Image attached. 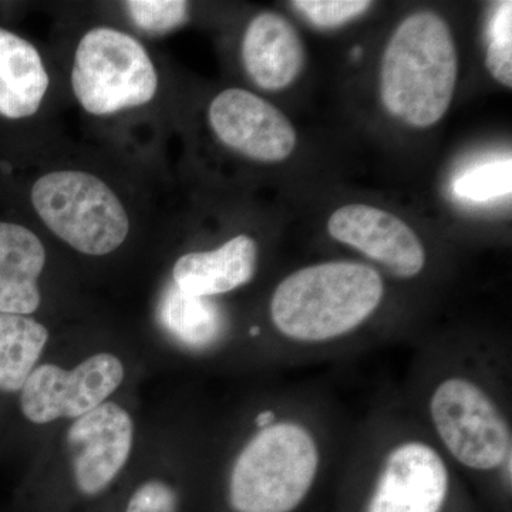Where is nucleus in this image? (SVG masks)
<instances>
[{
	"label": "nucleus",
	"instance_id": "obj_23",
	"mask_svg": "<svg viewBox=\"0 0 512 512\" xmlns=\"http://www.w3.org/2000/svg\"><path fill=\"white\" fill-rule=\"evenodd\" d=\"M272 421H274V413L264 412L256 417V426L261 427V429H265V427L271 426Z\"/></svg>",
	"mask_w": 512,
	"mask_h": 512
},
{
	"label": "nucleus",
	"instance_id": "obj_3",
	"mask_svg": "<svg viewBox=\"0 0 512 512\" xmlns=\"http://www.w3.org/2000/svg\"><path fill=\"white\" fill-rule=\"evenodd\" d=\"M319 466L315 440L299 424L261 429L239 454L229 480L237 512H291L311 490Z\"/></svg>",
	"mask_w": 512,
	"mask_h": 512
},
{
	"label": "nucleus",
	"instance_id": "obj_13",
	"mask_svg": "<svg viewBox=\"0 0 512 512\" xmlns=\"http://www.w3.org/2000/svg\"><path fill=\"white\" fill-rule=\"evenodd\" d=\"M258 268V244L249 235L229 239L212 251L190 252L178 258L174 285L200 298L222 295L249 284Z\"/></svg>",
	"mask_w": 512,
	"mask_h": 512
},
{
	"label": "nucleus",
	"instance_id": "obj_14",
	"mask_svg": "<svg viewBox=\"0 0 512 512\" xmlns=\"http://www.w3.org/2000/svg\"><path fill=\"white\" fill-rule=\"evenodd\" d=\"M46 264L42 241L30 229L0 222V313L30 315L40 306L37 281Z\"/></svg>",
	"mask_w": 512,
	"mask_h": 512
},
{
	"label": "nucleus",
	"instance_id": "obj_5",
	"mask_svg": "<svg viewBox=\"0 0 512 512\" xmlns=\"http://www.w3.org/2000/svg\"><path fill=\"white\" fill-rule=\"evenodd\" d=\"M72 89L87 113L109 116L150 103L157 94L158 73L146 47L133 36L94 28L74 53Z\"/></svg>",
	"mask_w": 512,
	"mask_h": 512
},
{
	"label": "nucleus",
	"instance_id": "obj_22",
	"mask_svg": "<svg viewBox=\"0 0 512 512\" xmlns=\"http://www.w3.org/2000/svg\"><path fill=\"white\" fill-rule=\"evenodd\" d=\"M177 494L163 481H148L131 497L126 512H177Z\"/></svg>",
	"mask_w": 512,
	"mask_h": 512
},
{
	"label": "nucleus",
	"instance_id": "obj_11",
	"mask_svg": "<svg viewBox=\"0 0 512 512\" xmlns=\"http://www.w3.org/2000/svg\"><path fill=\"white\" fill-rule=\"evenodd\" d=\"M447 493L443 458L427 444L409 441L387 456L367 512H440Z\"/></svg>",
	"mask_w": 512,
	"mask_h": 512
},
{
	"label": "nucleus",
	"instance_id": "obj_8",
	"mask_svg": "<svg viewBox=\"0 0 512 512\" xmlns=\"http://www.w3.org/2000/svg\"><path fill=\"white\" fill-rule=\"evenodd\" d=\"M208 123L222 146L256 163H282L298 146L295 127L278 107L238 87L215 96Z\"/></svg>",
	"mask_w": 512,
	"mask_h": 512
},
{
	"label": "nucleus",
	"instance_id": "obj_12",
	"mask_svg": "<svg viewBox=\"0 0 512 512\" xmlns=\"http://www.w3.org/2000/svg\"><path fill=\"white\" fill-rule=\"evenodd\" d=\"M241 59L252 83L265 92H282L301 77L306 53L291 20L275 12L254 16L241 42Z\"/></svg>",
	"mask_w": 512,
	"mask_h": 512
},
{
	"label": "nucleus",
	"instance_id": "obj_20",
	"mask_svg": "<svg viewBox=\"0 0 512 512\" xmlns=\"http://www.w3.org/2000/svg\"><path fill=\"white\" fill-rule=\"evenodd\" d=\"M458 197L468 201H491L511 192V161L488 163L471 168L454 184Z\"/></svg>",
	"mask_w": 512,
	"mask_h": 512
},
{
	"label": "nucleus",
	"instance_id": "obj_21",
	"mask_svg": "<svg viewBox=\"0 0 512 512\" xmlns=\"http://www.w3.org/2000/svg\"><path fill=\"white\" fill-rule=\"evenodd\" d=\"M367 0H299L291 8L318 29H336L359 19L372 8Z\"/></svg>",
	"mask_w": 512,
	"mask_h": 512
},
{
	"label": "nucleus",
	"instance_id": "obj_10",
	"mask_svg": "<svg viewBox=\"0 0 512 512\" xmlns=\"http://www.w3.org/2000/svg\"><path fill=\"white\" fill-rule=\"evenodd\" d=\"M130 414L116 403H103L76 419L67 431L74 480L86 495L109 487L126 466L133 447Z\"/></svg>",
	"mask_w": 512,
	"mask_h": 512
},
{
	"label": "nucleus",
	"instance_id": "obj_17",
	"mask_svg": "<svg viewBox=\"0 0 512 512\" xmlns=\"http://www.w3.org/2000/svg\"><path fill=\"white\" fill-rule=\"evenodd\" d=\"M49 332L42 323L23 315L0 313V390H22L45 349Z\"/></svg>",
	"mask_w": 512,
	"mask_h": 512
},
{
	"label": "nucleus",
	"instance_id": "obj_4",
	"mask_svg": "<svg viewBox=\"0 0 512 512\" xmlns=\"http://www.w3.org/2000/svg\"><path fill=\"white\" fill-rule=\"evenodd\" d=\"M32 204L56 237L84 255L111 254L130 231L120 198L99 177L84 171L43 175L33 185Z\"/></svg>",
	"mask_w": 512,
	"mask_h": 512
},
{
	"label": "nucleus",
	"instance_id": "obj_7",
	"mask_svg": "<svg viewBox=\"0 0 512 512\" xmlns=\"http://www.w3.org/2000/svg\"><path fill=\"white\" fill-rule=\"evenodd\" d=\"M123 379V363L109 353L89 357L73 370L42 365L20 390V407L26 419L36 424L79 419L106 402Z\"/></svg>",
	"mask_w": 512,
	"mask_h": 512
},
{
	"label": "nucleus",
	"instance_id": "obj_1",
	"mask_svg": "<svg viewBox=\"0 0 512 512\" xmlns=\"http://www.w3.org/2000/svg\"><path fill=\"white\" fill-rule=\"evenodd\" d=\"M456 40L431 10L406 16L384 46L379 72L383 109L404 126L426 130L446 116L458 82Z\"/></svg>",
	"mask_w": 512,
	"mask_h": 512
},
{
	"label": "nucleus",
	"instance_id": "obj_6",
	"mask_svg": "<svg viewBox=\"0 0 512 512\" xmlns=\"http://www.w3.org/2000/svg\"><path fill=\"white\" fill-rule=\"evenodd\" d=\"M430 412L441 440L464 466L493 470L510 456V429L476 383L461 377L444 380L434 390Z\"/></svg>",
	"mask_w": 512,
	"mask_h": 512
},
{
	"label": "nucleus",
	"instance_id": "obj_9",
	"mask_svg": "<svg viewBox=\"0 0 512 512\" xmlns=\"http://www.w3.org/2000/svg\"><path fill=\"white\" fill-rule=\"evenodd\" d=\"M330 237L384 266L397 278H414L426 266L427 255L416 231L393 212L353 202L330 214Z\"/></svg>",
	"mask_w": 512,
	"mask_h": 512
},
{
	"label": "nucleus",
	"instance_id": "obj_19",
	"mask_svg": "<svg viewBox=\"0 0 512 512\" xmlns=\"http://www.w3.org/2000/svg\"><path fill=\"white\" fill-rule=\"evenodd\" d=\"M126 9L134 25L151 35H164L190 19V5L180 0H130Z\"/></svg>",
	"mask_w": 512,
	"mask_h": 512
},
{
	"label": "nucleus",
	"instance_id": "obj_18",
	"mask_svg": "<svg viewBox=\"0 0 512 512\" xmlns=\"http://www.w3.org/2000/svg\"><path fill=\"white\" fill-rule=\"evenodd\" d=\"M485 69L501 86L512 87V2H498L488 26Z\"/></svg>",
	"mask_w": 512,
	"mask_h": 512
},
{
	"label": "nucleus",
	"instance_id": "obj_2",
	"mask_svg": "<svg viewBox=\"0 0 512 512\" xmlns=\"http://www.w3.org/2000/svg\"><path fill=\"white\" fill-rule=\"evenodd\" d=\"M383 295L382 276L369 265L323 262L293 272L276 286L271 318L286 338L325 342L359 328Z\"/></svg>",
	"mask_w": 512,
	"mask_h": 512
},
{
	"label": "nucleus",
	"instance_id": "obj_15",
	"mask_svg": "<svg viewBox=\"0 0 512 512\" xmlns=\"http://www.w3.org/2000/svg\"><path fill=\"white\" fill-rule=\"evenodd\" d=\"M49 74L35 46L0 28V116L28 119L42 106Z\"/></svg>",
	"mask_w": 512,
	"mask_h": 512
},
{
	"label": "nucleus",
	"instance_id": "obj_16",
	"mask_svg": "<svg viewBox=\"0 0 512 512\" xmlns=\"http://www.w3.org/2000/svg\"><path fill=\"white\" fill-rule=\"evenodd\" d=\"M158 319L165 332L188 349L211 348L225 332V316L217 303L180 291L175 285L164 292Z\"/></svg>",
	"mask_w": 512,
	"mask_h": 512
}]
</instances>
